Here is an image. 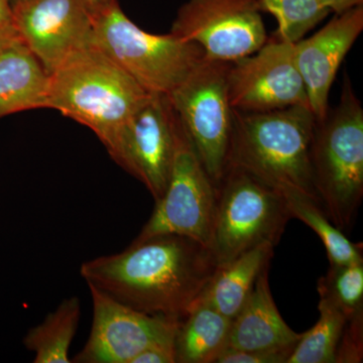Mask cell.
Segmentation results:
<instances>
[{
	"mask_svg": "<svg viewBox=\"0 0 363 363\" xmlns=\"http://www.w3.org/2000/svg\"><path fill=\"white\" fill-rule=\"evenodd\" d=\"M218 266L211 248L199 241L162 234L83 262L80 272L88 286L133 309L181 321Z\"/></svg>",
	"mask_w": 363,
	"mask_h": 363,
	"instance_id": "1",
	"label": "cell"
},
{
	"mask_svg": "<svg viewBox=\"0 0 363 363\" xmlns=\"http://www.w3.org/2000/svg\"><path fill=\"white\" fill-rule=\"evenodd\" d=\"M149 95L92 42L50 74L45 108L87 126L111 157L124 125Z\"/></svg>",
	"mask_w": 363,
	"mask_h": 363,
	"instance_id": "2",
	"label": "cell"
},
{
	"mask_svg": "<svg viewBox=\"0 0 363 363\" xmlns=\"http://www.w3.org/2000/svg\"><path fill=\"white\" fill-rule=\"evenodd\" d=\"M316 121L307 106L267 112L233 109L227 167L245 169L279 192L297 191L319 203L310 162Z\"/></svg>",
	"mask_w": 363,
	"mask_h": 363,
	"instance_id": "3",
	"label": "cell"
},
{
	"mask_svg": "<svg viewBox=\"0 0 363 363\" xmlns=\"http://www.w3.org/2000/svg\"><path fill=\"white\" fill-rule=\"evenodd\" d=\"M310 162L320 206L350 233L363 198V108L348 77L337 106L315 123Z\"/></svg>",
	"mask_w": 363,
	"mask_h": 363,
	"instance_id": "4",
	"label": "cell"
},
{
	"mask_svg": "<svg viewBox=\"0 0 363 363\" xmlns=\"http://www.w3.org/2000/svg\"><path fill=\"white\" fill-rule=\"evenodd\" d=\"M93 42L152 94H171L206 58L199 45L173 33L145 32L116 0L94 11Z\"/></svg>",
	"mask_w": 363,
	"mask_h": 363,
	"instance_id": "5",
	"label": "cell"
},
{
	"mask_svg": "<svg viewBox=\"0 0 363 363\" xmlns=\"http://www.w3.org/2000/svg\"><path fill=\"white\" fill-rule=\"evenodd\" d=\"M211 248L218 264L266 243L276 247L292 219L278 189L228 166L216 185Z\"/></svg>",
	"mask_w": 363,
	"mask_h": 363,
	"instance_id": "6",
	"label": "cell"
},
{
	"mask_svg": "<svg viewBox=\"0 0 363 363\" xmlns=\"http://www.w3.org/2000/svg\"><path fill=\"white\" fill-rule=\"evenodd\" d=\"M229 66L230 63L205 58L167 95L215 186L226 171L233 130V108L227 81Z\"/></svg>",
	"mask_w": 363,
	"mask_h": 363,
	"instance_id": "7",
	"label": "cell"
},
{
	"mask_svg": "<svg viewBox=\"0 0 363 363\" xmlns=\"http://www.w3.org/2000/svg\"><path fill=\"white\" fill-rule=\"evenodd\" d=\"M216 195V186L180 121L168 186L135 240L177 234L193 238L210 248Z\"/></svg>",
	"mask_w": 363,
	"mask_h": 363,
	"instance_id": "8",
	"label": "cell"
},
{
	"mask_svg": "<svg viewBox=\"0 0 363 363\" xmlns=\"http://www.w3.org/2000/svg\"><path fill=\"white\" fill-rule=\"evenodd\" d=\"M171 33L199 45L206 59L224 63L250 56L269 39L257 0H188Z\"/></svg>",
	"mask_w": 363,
	"mask_h": 363,
	"instance_id": "9",
	"label": "cell"
},
{
	"mask_svg": "<svg viewBox=\"0 0 363 363\" xmlns=\"http://www.w3.org/2000/svg\"><path fill=\"white\" fill-rule=\"evenodd\" d=\"M227 81L234 111L310 108L304 80L296 64L295 43L279 39L274 33L257 52L230 63Z\"/></svg>",
	"mask_w": 363,
	"mask_h": 363,
	"instance_id": "10",
	"label": "cell"
},
{
	"mask_svg": "<svg viewBox=\"0 0 363 363\" xmlns=\"http://www.w3.org/2000/svg\"><path fill=\"white\" fill-rule=\"evenodd\" d=\"M180 121L167 95L150 93L121 130L111 157L159 201L168 186Z\"/></svg>",
	"mask_w": 363,
	"mask_h": 363,
	"instance_id": "11",
	"label": "cell"
},
{
	"mask_svg": "<svg viewBox=\"0 0 363 363\" xmlns=\"http://www.w3.org/2000/svg\"><path fill=\"white\" fill-rule=\"evenodd\" d=\"M93 322L89 338L74 358L77 363H131L155 345L174 346L179 322L145 314L92 286Z\"/></svg>",
	"mask_w": 363,
	"mask_h": 363,
	"instance_id": "12",
	"label": "cell"
},
{
	"mask_svg": "<svg viewBox=\"0 0 363 363\" xmlns=\"http://www.w3.org/2000/svg\"><path fill=\"white\" fill-rule=\"evenodd\" d=\"M13 26L48 74L93 42L92 11L86 0L14 2Z\"/></svg>",
	"mask_w": 363,
	"mask_h": 363,
	"instance_id": "13",
	"label": "cell"
},
{
	"mask_svg": "<svg viewBox=\"0 0 363 363\" xmlns=\"http://www.w3.org/2000/svg\"><path fill=\"white\" fill-rule=\"evenodd\" d=\"M363 30V6L333 18L319 32L295 43V60L317 119L329 109V93L341 64Z\"/></svg>",
	"mask_w": 363,
	"mask_h": 363,
	"instance_id": "14",
	"label": "cell"
},
{
	"mask_svg": "<svg viewBox=\"0 0 363 363\" xmlns=\"http://www.w3.org/2000/svg\"><path fill=\"white\" fill-rule=\"evenodd\" d=\"M267 267L252 292L231 320L228 346L248 351L294 350L303 333L294 331L279 314L271 292Z\"/></svg>",
	"mask_w": 363,
	"mask_h": 363,
	"instance_id": "15",
	"label": "cell"
},
{
	"mask_svg": "<svg viewBox=\"0 0 363 363\" xmlns=\"http://www.w3.org/2000/svg\"><path fill=\"white\" fill-rule=\"evenodd\" d=\"M49 74L21 40L0 52V118L47 106Z\"/></svg>",
	"mask_w": 363,
	"mask_h": 363,
	"instance_id": "16",
	"label": "cell"
},
{
	"mask_svg": "<svg viewBox=\"0 0 363 363\" xmlns=\"http://www.w3.org/2000/svg\"><path fill=\"white\" fill-rule=\"evenodd\" d=\"M274 248L266 243L219 264L196 304L210 306L233 320L245 305L260 272L271 264Z\"/></svg>",
	"mask_w": 363,
	"mask_h": 363,
	"instance_id": "17",
	"label": "cell"
},
{
	"mask_svg": "<svg viewBox=\"0 0 363 363\" xmlns=\"http://www.w3.org/2000/svg\"><path fill=\"white\" fill-rule=\"evenodd\" d=\"M231 320L205 304H196L179 322L176 363H216L228 346Z\"/></svg>",
	"mask_w": 363,
	"mask_h": 363,
	"instance_id": "18",
	"label": "cell"
},
{
	"mask_svg": "<svg viewBox=\"0 0 363 363\" xmlns=\"http://www.w3.org/2000/svg\"><path fill=\"white\" fill-rule=\"evenodd\" d=\"M80 301L66 298L42 323L33 327L23 338L26 350L35 353V363H70L69 350L80 320Z\"/></svg>",
	"mask_w": 363,
	"mask_h": 363,
	"instance_id": "19",
	"label": "cell"
},
{
	"mask_svg": "<svg viewBox=\"0 0 363 363\" xmlns=\"http://www.w3.org/2000/svg\"><path fill=\"white\" fill-rule=\"evenodd\" d=\"M292 218L304 222L319 236L330 264H352L363 262L362 245L351 242L345 234L332 223L323 209L311 196L297 191L281 192Z\"/></svg>",
	"mask_w": 363,
	"mask_h": 363,
	"instance_id": "20",
	"label": "cell"
},
{
	"mask_svg": "<svg viewBox=\"0 0 363 363\" xmlns=\"http://www.w3.org/2000/svg\"><path fill=\"white\" fill-rule=\"evenodd\" d=\"M318 309L319 320L303 333L286 363H335L336 350L347 318L322 298Z\"/></svg>",
	"mask_w": 363,
	"mask_h": 363,
	"instance_id": "21",
	"label": "cell"
},
{
	"mask_svg": "<svg viewBox=\"0 0 363 363\" xmlns=\"http://www.w3.org/2000/svg\"><path fill=\"white\" fill-rule=\"evenodd\" d=\"M257 4L262 13L278 21L274 35L289 43L302 40L330 13L317 0H257Z\"/></svg>",
	"mask_w": 363,
	"mask_h": 363,
	"instance_id": "22",
	"label": "cell"
},
{
	"mask_svg": "<svg viewBox=\"0 0 363 363\" xmlns=\"http://www.w3.org/2000/svg\"><path fill=\"white\" fill-rule=\"evenodd\" d=\"M317 290L320 298L347 319L363 312V262L330 264L327 274L318 279Z\"/></svg>",
	"mask_w": 363,
	"mask_h": 363,
	"instance_id": "23",
	"label": "cell"
},
{
	"mask_svg": "<svg viewBox=\"0 0 363 363\" xmlns=\"http://www.w3.org/2000/svg\"><path fill=\"white\" fill-rule=\"evenodd\" d=\"M363 359V312L348 318L336 350L335 363H358Z\"/></svg>",
	"mask_w": 363,
	"mask_h": 363,
	"instance_id": "24",
	"label": "cell"
},
{
	"mask_svg": "<svg viewBox=\"0 0 363 363\" xmlns=\"http://www.w3.org/2000/svg\"><path fill=\"white\" fill-rule=\"evenodd\" d=\"M293 350L248 351L226 348L216 363H286Z\"/></svg>",
	"mask_w": 363,
	"mask_h": 363,
	"instance_id": "25",
	"label": "cell"
},
{
	"mask_svg": "<svg viewBox=\"0 0 363 363\" xmlns=\"http://www.w3.org/2000/svg\"><path fill=\"white\" fill-rule=\"evenodd\" d=\"M131 363H176L174 346L155 345L143 350Z\"/></svg>",
	"mask_w": 363,
	"mask_h": 363,
	"instance_id": "26",
	"label": "cell"
},
{
	"mask_svg": "<svg viewBox=\"0 0 363 363\" xmlns=\"http://www.w3.org/2000/svg\"><path fill=\"white\" fill-rule=\"evenodd\" d=\"M329 13H342L354 7L363 6V0H317Z\"/></svg>",
	"mask_w": 363,
	"mask_h": 363,
	"instance_id": "27",
	"label": "cell"
},
{
	"mask_svg": "<svg viewBox=\"0 0 363 363\" xmlns=\"http://www.w3.org/2000/svg\"><path fill=\"white\" fill-rule=\"evenodd\" d=\"M0 30H16L11 0H0Z\"/></svg>",
	"mask_w": 363,
	"mask_h": 363,
	"instance_id": "28",
	"label": "cell"
},
{
	"mask_svg": "<svg viewBox=\"0 0 363 363\" xmlns=\"http://www.w3.org/2000/svg\"><path fill=\"white\" fill-rule=\"evenodd\" d=\"M18 40L21 39L16 30H0V52Z\"/></svg>",
	"mask_w": 363,
	"mask_h": 363,
	"instance_id": "29",
	"label": "cell"
},
{
	"mask_svg": "<svg viewBox=\"0 0 363 363\" xmlns=\"http://www.w3.org/2000/svg\"><path fill=\"white\" fill-rule=\"evenodd\" d=\"M89 4L93 11H97V9H101L107 4H111L112 0H86Z\"/></svg>",
	"mask_w": 363,
	"mask_h": 363,
	"instance_id": "30",
	"label": "cell"
},
{
	"mask_svg": "<svg viewBox=\"0 0 363 363\" xmlns=\"http://www.w3.org/2000/svg\"><path fill=\"white\" fill-rule=\"evenodd\" d=\"M16 1H21V0H16Z\"/></svg>",
	"mask_w": 363,
	"mask_h": 363,
	"instance_id": "31",
	"label": "cell"
}]
</instances>
